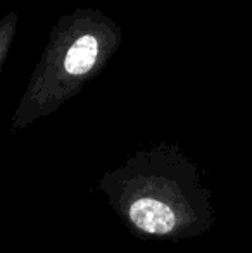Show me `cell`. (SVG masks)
Returning a JSON list of instances; mask_svg holds the SVG:
<instances>
[{
  "label": "cell",
  "mask_w": 252,
  "mask_h": 253,
  "mask_svg": "<svg viewBox=\"0 0 252 253\" xmlns=\"http://www.w3.org/2000/svg\"><path fill=\"white\" fill-rule=\"evenodd\" d=\"M97 190L140 240H192L216 222L211 190L202 184L199 167L168 141L135 152L99 179Z\"/></svg>",
  "instance_id": "6da1fadb"
},
{
  "label": "cell",
  "mask_w": 252,
  "mask_h": 253,
  "mask_svg": "<svg viewBox=\"0 0 252 253\" xmlns=\"http://www.w3.org/2000/svg\"><path fill=\"white\" fill-rule=\"evenodd\" d=\"M121 42V26L101 9L78 7L62 14L10 117L12 131L26 129L81 93L109 66Z\"/></svg>",
  "instance_id": "7a4b0ae2"
},
{
  "label": "cell",
  "mask_w": 252,
  "mask_h": 253,
  "mask_svg": "<svg viewBox=\"0 0 252 253\" xmlns=\"http://www.w3.org/2000/svg\"><path fill=\"white\" fill-rule=\"evenodd\" d=\"M17 30H19V12L17 10H9L0 17V74H2L7 57L16 42Z\"/></svg>",
  "instance_id": "3957f363"
}]
</instances>
